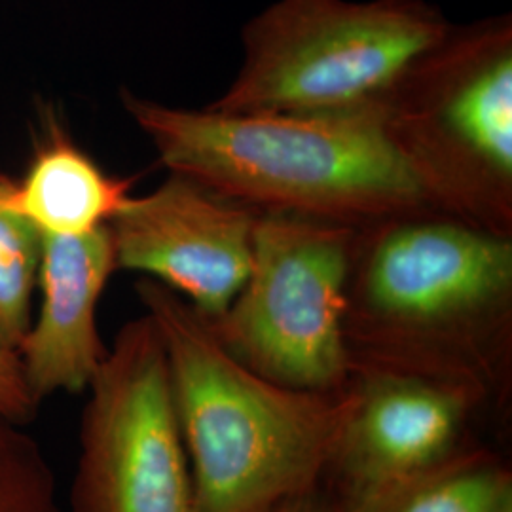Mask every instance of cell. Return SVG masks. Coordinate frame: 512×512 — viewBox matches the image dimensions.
Returning a JSON list of instances; mask_svg holds the SVG:
<instances>
[{
  "instance_id": "obj_14",
  "label": "cell",
  "mask_w": 512,
  "mask_h": 512,
  "mask_svg": "<svg viewBox=\"0 0 512 512\" xmlns=\"http://www.w3.org/2000/svg\"><path fill=\"white\" fill-rule=\"evenodd\" d=\"M25 427L0 416V512H61L54 469Z\"/></svg>"
},
{
  "instance_id": "obj_6",
  "label": "cell",
  "mask_w": 512,
  "mask_h": 512,
  "mask_svg": "<svg viewBox=\"0 0 512 512\" xmlns=\"http://www.w3.org/2000/svg\"><path fill=\"white\" fill-rule=\"evenodd\" d=\"M353 226L258 211L251 272L217 319L220 344L256 374L296 389L348 384L344 334Z\"/></svg>"
},
{
  "instance_id": "obj_12",
  "label": "cell",
  "mask_w": 512,
  "mask_h": 512,
  "mask_svg": "<svg viewBox=\"0 0 512 512\" xmlns=\"http://www.w3.org/2000/svg\"><path fill=\"white\" fill-rule=\"evenodd\" d=\"M512 490L509 465L467 437L448 456L372 497L355 512H486Z\"/></svg>"
},
{
  "instance_id": "obj_9",
  "label": "cell",
  "mask_w": 512,
  "mask_h": 512,
  "mask_svg": "<svg viewBox=\"0 0 512 512\" xmlns=\"http://www.w3.org/2000/svg\"><path fill=\"white\" fill-rule=\"evenodd\" d=\"M355 393L327 486L357 507L448 456L488 412L467 387L372 366H349Z\"/></svg>"
},
{
  "instance_id": "obj_2",
  "label": "cell",
  "mask_w": 512,
  "mask_h": 512,
  "mask_svg": "<svg viewBox=\"0 0 512 512\" xmlns=\"http://www.w3.org/2000/svg\"><path fill=\"white\" fill-rule=\"evenodd\" d=\"M135 293L164 342L198 512H266L327 486L355 393L277 384L224 348L181 294L143 277Z\"/></svg>"
},
{
  "instance_id": "obj_1",
  "label": "cell",
  "mask_w": 512,
  "mask_h": 512,
  "mask_svg": "<svg viewBox=\"0 0 512 512\" xmlns=\"http://www.w3.org/2000/svg\"><path fill=\"white\" fill-rule=\"evenodd\" d=\"M349 366L414 374L505 412L512 393V238L435 205L353 226Z\"/></svg>"
},
{
  "instance_id": "obj_10",
  "label": "cell",
  "mask_w": 512,
  "mask_h": 512,
  "mask_svg": "<svg viewBox=\"0 0 512 512\" xmlns=\"http://www.w3.org/2000/svg\"><path fill=\"white\" fill-rule=\"evenodd\" d=\"M116 270L109 224L86 236L42 238L40 302L18 351L38 403L84 393L92 382L109 349L99 334L97 308Z\"/></svg>"
},
{
  "instance_id": "obj_4",
  "label": "cell",
  "mask_w": 512,
  "mask_h": 512,
  "mask_svg": "<svg viewBox=\"0 0 512 512\" xmlns=\"http://www.w3.org/2000/svg\"><path fill=\"white\" fill-rule=\"evenodd\" d=\"M435 207L512 238V18L452 23L378 101Z\"/></svg>"
},
{
  "instance_id": "obj_5",
  "label": "cell",
  "mask_w": 512,
  "mask_h": 512,
  "mask_svg": "<svg viewBox=\"0 0 512 512\" xmlns=\"http://www.w3.org/2000/svg\"><path fill=\"white\" fill-rule=\"evenodd\" d=\"M450 25L425 0H277L243 25V63L205 109L321 114L378 103Z\"/></svg>"
},
{
  "instance_id": "obj_3",
  "label": "cell",
  "mask_w": 512,
  "mask_h": 512,
  "mask_svg": "<svg viewBox=\"0 0 512 512\" xmlns=\"http://www.w3.org/2000/svg\"><path fill=\"white\" fill-rule=\"evenodd\" d=\"M160 162L258 211L357 226L433 205L395 150L380 103L321 114L175 109L120 92Z\"/></svg>"
},
{
  "instance_id": "obj_11",
  "label": "cell",
  "mask_w": 512,
  "mask_h": 512,
  "mask_svg": "<svg viewBox=\"0 0 512 512\" xmlns=\"http://www.w3.org/2000/svg\"><path fill=\"white\" fill-rule=\"evenodd\" d=\"M48 129L10 203L44 236L92 234L124 209L133 179L109 175L59 124Z\"/></svg>"
},
{
  "instance_id": "obj_17",
  "label": "cell",
  "mask_w": 512,
  "mask_h": 512,
  "mask_svg": "<svg viewBox=\"0 0 512 512\" xmlns=\"http://www.w3.org/2000/svg\"><path fill=\"white\" fill-rule=\"evenodd\" d=\"M486 512H512V490L505 495H501Z\"/></svg>"
},
{
  "instance_id": "obj_16",
  "label": "cell",
  "mask_w": 512,
  "mask_h": 512,
  "mask_svg": "<svg viewBox=\"0 0 512 512\" xmlns=\"http://www.w3.org/2000/svg\"><path fill=\"white\" fill-rule=\"evenodd\" d=\"M266 512H355L348 503L332 492L329 486L317 488L308 494L296 495Z\"/></svg>"
},
{
  "instance_id": "obj_13",
  "label": "cell",
  "mask_w": 512,
  "mask_h": 512,
  "mask_svg": "<svg viewBox=\"0 0 512 512\" xmlns=\"http://www.w3.org/2000/svg\"><path fill=\"white\" fill-rule=\"evenodd\" d=\"M12 184L0 173V348L18 353L33 323L44 236L10 203Z\"/></svg>"
},
{
  "instance_id": "obj_7",
  "label": "cell",
  "mask_w": 512,
  "mask_h": 512,
  "mask_svg": "<svg viewBox=\"0 0 512 512\" xmlns=\"http://www.w3.org/2000/svg\"><path fill=\"white\" fill-rule=\"evenodd\" d=\"M86 393L71 512H198L164 342L147 313L118 330Z\"/></svg>"
},
{
  "instance_id": "obj_8",
  "label": "cell",
  "mask_w": 512,
  "mask_h": 512,
  "mask_svg": "<svg viewBox=\"0 0 512 512\" xmlns=\"http://www.w3.org/2000/svg\"><path fill=\"white\" fill-rule=\"evenodd\" d=\"M256 217L258 209L169 171L110 220L116 268L145 274L217 319L251 272Z\"/></svg>"
},
{
  "instance_id": "obj_15",
  "label": "cell",
  "mask_w": 512,
  "mask_h": 512,
  "mask_svg": "<svg viewBox=\"0 0 512 512\" xmlns=\"http://www.w3.org/2000/svg\"><path fill=\"white\" fill-rule=\"evenodd\" d=\"M38 408L40 403L27 385L18 353L0 348V416L29 425Z\"/></svg>"
}]
</instances>
